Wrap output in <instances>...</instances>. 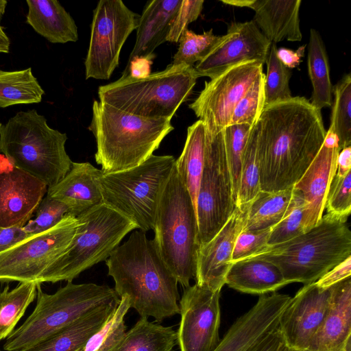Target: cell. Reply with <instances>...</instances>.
Segmentation results:
<instances>
[{"label": "cell", "mask_w": 351, "mask_h": 351, "mask_svg": "<svg viewBox=\"0 0 351 351\" xmlns=\"http://www.w3.org/2000/svg\"><path fill=\"white\" fill-rule=\"evenodd\" d=\"M263 66L256 61L241 62L205 82L189 107L204 122L210 136H215L230 125L234 108L263 73Z\"/></svg>", "instance_id": "5bb4252c"}, {"label": "cell", "mask_w": 351, "mask_h": 351, "mask_svg": "<svg viewBox=\"0 0 351 351\" xmlns=\"http://www.w3.org/2000/svg\"><path fill=\"white\" fill-rule=\"evenodd\" d=\"M265 74L262 73L234 108L230 125L247 124L253 127L265 106Z\"/></svg>", "instance_id": "b9f144b4"}, {"label": "cell", "mask_w": 351, "mask_h": 351, "mask_svg": "<svg viewBox=\"0 0 351 351\" xmlns=\"http://www.w3.org/2000/svg\"><path fill=\"white\" fill-rule=\"evenodd\" d=\"M221 291L196 282L184 288L179 300L180 322L177 344L180 351H215L220 343Z\"/></svg>", "instance_id": "9a60e30c"}, {"label": "cell", "mask_w": 351, "mask_h": 351, "mask_svg": "<svg viewBox=\"0 0 351 351\" xmlns=\"http://www.w3.org/2000/svg\"><path fill=\"white\" fill-rule=\"evenodd\" d=\"M119 300L114 289L104 285L67 282L48 294L38 284L34 311L5 339L3 350L26 351L90 311Z\"/></svg>", "instance_id": "52a82bcc"}, {"label": "cell", "mask_w": 351, "mask_h": 351, "mask_svg": "<svg viewBox=\"0 0 351 351\" xmlns=\"http://www.w3.org/2000/svg\"><path fill=\"white\" fill-rule=\"evenodd\" d=\"M48 186L0 154V228L23 227L45 197Z\"/></svg>", "instance_id": "ac0fdd59"}, {"label": "cell", "mask_w": 351, "mask_h": 351, "mask_svg": "<svg viewBox=\"0 0 351 351\" xmlns=\"http://www.w3.org/2000/svg\"><path fill=\"white\" fill-rule=\"evenodd\" d=\"M234 208L223 130L213 136L207 133L196 203L199 246L208 243L221 229Z\"/></svg>", "instance_id": "8fae6325"}, {"label": "cell", "mask_w": 351, "mask_h": 351, "mask_svg": "<svg viewBox=\"0 0 351 351\" xmlns=\"http://www.w3.org/2000/svg\"><path fill=\"white\" fill-rule=\"evenodd\" d=\"M181 3L182 0H154L147 3L139 18L136 40L127 65L137 58L153 59L154 49L167 41Z\"/></svg>", "instance_id": "d4e9b609"}, {"label": "cell", "mask_w": 351, "mask_h": 351, "mask_svg": "<svg viewBox=\"0 0 351 351\" xmlns=\"http://www.w3.org/2000/svg\"><path fill=\"white\" fill-rule=\"evenodd\" d=\"M271 43L263 34L252 20L233 22L226 34L210 52L194 67L199 77L210 79L229 67L241 62H266Z\"/></svg>", "instance_id": "2e32d148"}, {"label": "cell", "mask_w": 351, "mask_h": 351, "mask_svg": "<svg viewBox=\"0 0 351 351\" xmlns=\"http://www.w3.org/2000/svg\"><path fill=\"white\" fill-rule=\"evenodd\" d=\"M6 0H0V52L8 53L10 51V40L1 25L2 17L7 6Z\"/></svg>", "instance_id": "db71d44e"}, {"label": "cell", "mask_w": 351, "mask_h": 351, "mask_svg": "<svg viewBox=\"0 0 351 351\" xmlns=\"http://www.w3.org/2000/svg\"><path fill=\"white\" fill-rule=\"evenodd\" d=\"M276 44L271 43L266 60L267 73L264 88L265 105L287 100L292 97L289 88L291 69L286 67L276 55Z\"/></svg>", "instance_id": "74e56055"}, {"label": "cell", "mask_w": 351, "mask_h": 351, "mask_svg": "<svg viewBox=\"0 0 351 351\" xmlns=\"http://www.w3.org/2000/svg\"><path fill=\"white\" fill-rule=\"evenodd\" d=\"M68 214L70 209L64 202L46 195L36 208L34 218L23 228L29 236H32L53 228Z\"/></svg>", "instance_id": "7bdbcfd3"}, {"label": "cell", "mask_w": 351, "mask_h": 351, "mask_svg": "<svg viewBox=\"0 0 351 351\" xmlns=\"http://www.w3.org/2000/svg\"><path fill=\"white\" fill-rule=\"evenodd\" d=\"M120 300L100 306L26 351H81L106 323Z\"/></svg>", "instance_id": "484cf974"}, {"label": "cell", "mask_w": 351, "mask_h": 351, "mask_svg": "<svg viewBox=\"0 0 351 351\" xmlns=\"http://www.w3.org/2000/svg\"><path fill=\"white\" fill-rule=\"evenodd\" d=\"M219 37L213 34V29L202 34L185 29L180 36L179 47L171 64L193 66L195 62L201 61L210 52Z\"/></svg>", "instance_id": "ab89813d"}, {"label": "cell", "mask_w": 351, "mask_h": 351, "mask_svg": "<svg viewBox=\"0 0 351 351\" xmlns=\"http://www.w3.org/2000/svg\"><path fill=\"white\" fill-rule=\"evenodd\" d=\"M76 217L80 225L73 240L44 273L40 284L72 282L85 270L106 261L123 239L137 228L132 221L104 203Z\"/></svg>", "instance_id": "9c48e42d"}, {"label": "cell", "mask_w": 351, "mask_h": 351, "mask_svg": "<svg viewBox=\"0 0 351 351\" xmlns=\"http://www.w3.org/2000/svg\"><path fill=\"white\" fill-rule=\"evenodd\" d=\"M197 77L194 66L171 64L143 77L121 76L99 86L98 96L100 101L134 115L171 119Z\"/></svg>", "instance_id": "ba28073f"}, {"label": "cell", "mask_w": 351, "mask_h": 351, "mask_svg": "<svg viewBox=\"0 0 351 351\" xmlns=\"http://www.w3.org/2000/svg\"><path fill=\"white\" fill-rule=\"evenodd\" d=\"M351 171V146L339 151L337 161L336 175L340 177Z\"/></svg>", "instance_id": "f5cc1de1"}, {"label": "cell", "mask_w": 351, "mask_h": 351, "mask_svg": "<svg viewBox=\"0 0 351 351\" xmlns=\"http://www.w3.org/2000/svg\"><path fill=\"white\" fill-rule=\"evenodd\" d=\"M1 351V350H0Z\"/></svg>", "instance_id": "680465c9"}, {"label": "cell", "mask_w": 351, "mask_h": 351, "mask_svg": "<svg viewBox=\"0 0 351 351\" xmlns=\"http://www.w3.org/2000/svg\"><path fill=\"white\" fill-rule=\"evenodd\" d=\"M175 162L173 156L152 154L136 167L103 172L98 178L102 203L130 219L141 231L153 230L159 198Z\"/></svg>", "instance_id": "30bf717a"}, {"label": "cell", "mask_w": 351, "mask_h": 351, "mask_svg": "<svg viewBox=\"0 0 351 351\" xmlns=\"http://www.w3.org/2000/svg\"><path fill=\"white\" fill-rule=\"evenodd\" d=\"M204 0H183L173 21L167 41L178 42L188 25L195 21L203 9Z\"/></svg>", "instance_id": "bcb514c9"}, {"label": "cell", "mask_w": 351, "mask_h": 351, "mask_svg": "<svg viewBox=\"0 0 351 351\" xmlns=\"http://www.w3.org/2000/svg\"><path fill=\"white\" fill-rule=\"evenodd\" d=\"M37 283L21 282L12 289L7 286L0 291V341L15 330L28 306L36 298Z\"/></svg>", "instance_id": "836d02e7"}, {"label": "cell", "mask_w": 351, "mask_h": 351, "mask_svg": "<svg viewBox=\"0 0 351 351\" xmlns=\"http://www.w3.org/2000/svg\"><path fill=\"white\" fill-rule=\"evenodd\" d=\"M260 191V167L257 154V138L254 125L250 131L243 158L235 206L252 202Z\"/></svg>", "instance_id": "8d00e7d4"}, {"label": "cell", "mask_w": 351, "mask_h": 351, "mask_svg": "<svg viewBox=\"0 0 351 351\" xmlns=\"http://www.w3.org/2000/svg\"><path fill=\"white\" fill-rule=\"evenodd\" d=\"M280 351H288V348L285 346V344L283 343Z\"/></svg>", "instance_id": "11a10c76"}, {"label": "cell", "mask_w": 351, "mask_h": 351, "mask_svg": "<svg viewBox=\"0 0 351 351\" xmlns=\"http://www.w3.org/2000/svg\"><path fill=\"white\" fill-rule=\"evenodd\" d=\"M154 243L184 288L195 279L198 243L197 213L175 165L160 194L155 215Z\"/></svg>", "instance_id": "8992f818"}, {"label": "cell", "mask_w": 351, "mask_h": 351, "mask_svg": "<svg viewBox=\"0 0 351 351\" xmlns=\"http://www.w3.org/2000/svg\"><path fill=\"white\" fill-rule=\"evenodd\" d=\"M226 284L238 291L260 295L275 292L288 285L274 264L259 258H247L232 263Z\"/></svg>", "instance_id": "83f0119b"}, {"label": "cell", "mask_w": 351, "mask_h": 351, "mask_svg": "<svg viewBox=\"0 0 351 351\" xmlns=\"http://www.w3.org/2000/svg\"><path fill=\"white\" fill-rule=\"evenodd\" d=\"M283 339L278 327L267 335L251 351H280Z\"/></svg>", "instance_id": "816d5d0a"}, {"label": "cell", "mask_w": 351, "mask_h": 351, "mask_svg": "<svg viewBox=\"0 0 351 351\" xmlns=\"http://www.w3.org/2000/svg\"><path fill=\"white\" fill-rule=\"evenodd\" d=\"M1 126H2V123L0 122V130L1 128Z\"/></svg>", "instance_id": "6f0895ef"}, {"label": "cell", "mask_w": 351, "mask_h": 351, "mask_svg": "<svg viewBox=\"0 0 351 351\" xmlns=\"http://www.w3.org/2000/svg\"><path fill=\"white\" fill-rule=\"evenodd\" d=\"M293 193V186L276 192L261 191L251 202L247 221L242 230L272 228L284 217Z\"/></svg>", "instance_id": "1f68e13d"}, {"label": "cell", "mask_w": 351, "mask_h": 351, "mask_svg": "<svg viewBox=\"0 0 351 351\" xmlns=\"http://www.w3.org/2000/svg\"><path fill=\"white\" fill-rule=\"evenodd\" d=\"M29 237L23 227L0 228V253Z\"/></svg>", "instance_id": "c3c4849f"}, {"label": "cell", "mask_w": 351, "mask_h": 351, "mask_svg": "<svg viewBox=\"0 0 351 351\" xmlns=\"http://www.w3.org/2000/svg\"><path fill=\"white\" fill-rule=\"evenodd\" d=\"M79 225L77 217L68 214L53 228L0 253V283L40 284L44 273L71 243Z\"/></svg>", "instance_id": "7c38bea8"}, {"label": "cell", "mask_w": 351, "mask_h": 351, "mask_svg": "<svg viewBox=\"0 0 351 351\" xmlns=\"http://www.w3.org/2000/svg\"><path fill=\"white\" fill-rule=\"evenodd\" d=\"M176 345L177 334L172 326L141 317L114 351H174Z\"/></svg>", "instance_id": "4dcf8cb0"}, {"label": "cell", "mask_w": 351, "mask_h": 351, "mask_svg": "<svg viewBox=\"0 0 351 351\" xmlns=\"http://www.w3.org/2000/svg\"><path fill=\"white\" fill-rule=\"evenodd\" d=\"M289 295H261L256 303L230 327L215 351H251L278 327L279 318L289 304Z\"/></svg>", "instance_id": "44dd1931"}, {"label": "cell", "mask_w": 351, "mask_h": 351, "mask_svg": "<svg viewBox=\"0 0 351 351\" xmlns=\"http://www.w3.org/2000/svg\"><path fill=\"white\" fill-rule=\"evenodd\" d=\"M307 66L313 87L310 102L321 111L332 106L333 86L325 45L319 33L313 28L310 29Z\"/></svg>", "instance_id": "f546056e"}, {"label": "cell", "mask_w": 351, "mask_h": 351, "mask_svg": "<svg viewBox=\"0 0 351 351\" xmlns=\"http://www.w3.org/2000/svg\"><path fill=\"white\" fill-rule=\"evenodd\" d=\"M271 228L256 230H242L238 235L232 254L231 263L245 259L267 245Z\"/></svg>", "instance_id": "f6af8a7d"}, {"label": "cell", "mask_w": 351, "mask_h": 351, "mask_svg": "<svg viewBox=\"0 0 351 351\" xmlns=\"http://www.w3.org/2000/svg\"><path fill=\"white\" fill-rule=\"evenodd\" d=\"M339 151L338 138L329 128L316 156L301 178L293 185V189L305 202V231L316 226L323 216L329 188L337 173Z\"/></svg>", "instance_id": "ffe728a7"}, {"label": "cell", "mask_w": 351, "mask_h": 351, "mask_svg": "<svg viewBox=\"0 0 351 351\" xmlns=\"http://www.w3.org/2000/svg\"><path fill=\"white\" fill-rule=\"evenodd\" d=\"M26 3L27 23L48 41L63 44L78 40L73 19L58 1L27 0Z\"/></svg>", "instance_id": "4316f807"}, {"label": "cell", "mask_w": 351, "mask_h": 351, "mask_svg": "<svg viewBox=\"0 0 351 351\" xmlns=\"http://www.w3.org/2000/svg\"><path fill=\"white\" fill-rule=\"evenodd\" d=\"M304 208L303 198L293 189L289 208L281 221L271 228L266 247L285 243L305 232Z\"/></svg>", "instance_id": "60d3db41"}, {"label": "cell", "mask_w": 351, "mask_h": 351, "mask_svg": "<svg viewBox=\"0 0 351 351\" xmlns=\"http://www.w3.org/2000/svg\"><path fill=\"white\" fill-rule=\"evenodd\" d=\"M346 221L326 213L303 234L265 247L247 258L263 259L274 264L288 284L315 282L351 256V232Z\"/></svg>", "instance_id": "277c9868"}, {"label": "cell", "mask_w": 351, "mask_h": 351, "mask_svg": "<svg viewBox=\"0 0 351 351\" xmlns=\"http://www.w3.org/2000/svg\"><path fill=\"white\" fill-rule=\"evenodd\" d=\"M152 60L148 58H137L132 60L123 72L122 76L130 75L134 77H143L150 73Z\"/></svg>", "instance_id": "f907efd6"}, {"label": "cell", "mask_w": 351, "mask_h": 351, "mask_svg": "<svg viewBox=\"0 0 351 351\" xmlns=\"http://www.w3.org/2000/svg\"><path fill=\"white\" fill-rule=\"evenodd\" d=\"M327 213L347 219L351 211V171L340 177L335 176L326 197Z\"/></svg>", "instance_id": "ee69618b"}, {"label": "cell", "mask_w": 351, "mask_h": 351, "mask_svg": "<svg viewBox=\"0 0 351 351\" xmlns=\"http://www.w3.org/2000/svg\"><path fill=\"white\" fill-rule=\"evenodd\" d=\"M287 348H288V347H287ZM288 351H305V350H298V349H293V348H288Z\"/></svg>", "instance_id": "9f6ffc18"}, {"label": "cell", "mask_w": 351, "mask_h": 351, "mask_svg": "<svg viewBox=\"0 0 351 351\" xmlns=\"http://www.w3.org/2000/svg\"><path fill=\"white\" fill-rule=\"evenodd\" d=\"M252 128L247 124H235L228 125L223 130L227 160L232 182L234 204H236L239 187L243 158Z\"/></svg>", "instance_id": "f35d334b"}, {"label": "cell", "mask_w": 351, "mask_h": 351, "mask_svg": "<svg viewBox=\"0 0 351 351\" xmlns=\"http://www.w3.org/2000/svg\"><path fill=\"white\" fill-rule=\"evenodd\" d=\"M140 16L121 0H100L93 11L84 62L86 79L108 80L119 65L121 48L137 29Z\"/></svg>", "instance_id": "4fadbf2b"}, {"label": "cell", "mask_w": 351, "mask_h": 351, "mask_svg": "<svg viewBox=\"0 0 351 351\" xmlns=\"http://www.w3.org/2000/svg\"><path fill=\"white\" fill-rule=\"evenodd\" d=\"M103 173L90 162H73L71 169L46 195L64 202L75 216L102 203L98 178Z\"/></svg>", "instance_id": "603a6c76"}, {"label": "cell", "mask_w": 351, "mask_h": 351, "mask_svg": "<svg viewBox=\"0 0 351 351\" xmlns=\"http://www.w3.org/2000/svg\"><path fill=\"white\" fill-rule=\"evenodd\" d=\"M304 45L293 51L285 47L277 48L276 55L280 62L288 69H291L297 67L301 62L302 58L304 55L305 47Z\"/></svg>", "instance_id": "681fc988"}, {"label": "cell", "mask_w": 351, "mask_h": 351, "mask_svg": "<svg viewBox=\"0 0 351 351\" xmlns=\"http://www.w3.org/2000/svg\"><path fill=\"white\" fill-rule=\"evenodd\" d=\"M88 130L96 140L95 161L109 173L144 162L173 127L170 119L143 117L94 100Z\"/></svg>", "instance_id": "3957f363"}, {"label": "cell", "mask_w": 351, "mask_h": 351, "mask_svg": "<svg viewBox=\"0 0 351 351\" xmlns=\"http://www.w3.org/2000/svg\"><path fill=\"white\" fill-rule=\"evenodd\" d=\"M301 0H247L254 11L253 21L271 43L300 41L299 11Z\"/></svg>", "instance_id": "cb8c5ba5"}, {"label": "cell", "mask_w": 351, "mask_h": 351, "mask_svg": "<svg viewBox=\"0 0 351 351\" xmlns=\"http://www.w3.org/2000/svg\"><path fill=\"white\" fill-rule=\"evenodd\" d=\"M130 308V298L127 295L121 296L111 317L81 351H114L127 331L125 317Z\"/></svg>", "instance_id": "d590c367"}, {"label": "cell", "mask_w": 351, "mask_h": 351, "mask_svg": "<svg viewBox=\"0 0 351 351\" xmlns=\"http://www.w3.org/2000/svg\"><path fill=\"white\" fill-rule=\"evenodd\" d=\"M331 287L304 285L291 298L279 318L278 329L289 348L306 350L328 312Z\"/></svg>", "instance_id": "e0dca14e"}, {"label": "cell", "mask_w": 351, "mask_h": 351, "mask_svg": "<svg viewBox=\"0 0 351 351\" xmlns=\"http://www.w3.org/2000/svg\"><path fill=\"white\" fill-rule=\"evenodd\" d=\"M44 94L31 67L18 71L0 69V108L38 104Z\"/></svg>", "instance_id": "d6a6232c"}, {"label": "cell", "mask_w": 351, "mask_h": 351, "mask_svg": "<svg viewBox=\"0 0 351 351\" xmlns=\"http://www.w3.org/2000/svg\"><path fill=\"white\" fill-rule=\"evenodd\" d=\"M330 128L339 141V150L351 146V75L346 74L333 86Z\"/></svg>", "instance_id": "e575fe53"}, {"label": "cell", "mask_w": 351, "mask_h": 351, "mask_svg": "<svg viewBox=\"0 0 351 351\" xmlns=\"http://www.w3.org/2000/svg\"><path fill=\"white\" fill-rule=\"evenodd\" d=\"M351 340V278L331 287L326 315L305 351H340Z\"/></svg>", "instance_id": "7402d4cb"}, {"label": "cell", "mask_w": 351, "mask_h": 351, "mask_svg": "<svg viewBox=\"0 0 351 351\" xmlns=\"http://www.w3.org/2000/svg\"><path fill=\"white\" fill-rule=\"evenodd\" d=\"M106 264L117 295H127L141 317L160 323L180 313L178 280L145 232H132Z\"/></svg>", "instance_id": "7a4b0ae2"}, {"label": "cell", "mask_w": 351, "mask_h": 351, "mask_svg": "<svg viewBox=\"0 0 351 351\" xmlns=\"http://www.w3.org/2000/svg\"><path fill=\"white\" fill-rule=\"evenodd\" d=\"M351 276V256L326 272L315 284L321 289H326Z\"/></svg>", "instance_id": "7dc6e473"}, {"label": "cell", "mask_w": 351, "mask_h": 351, "mask_svg": "<svg viewBox=\"0 0 351 351\" xmlns=\"http://www.w3.org/2000/svg\"><path fill=\"white\" fill-rule=\"evenodd\" d=\"M250 203L235 206L221 229L197 252L195 282L221 291L232 265L237 238L247 221Z\"/></svg>", "instance_id": "d6986e66"}, {"label": "cell", "mask_w": 351, "mask_h": 351, "mask_svg": "<svg viewBox=\"0 0 351 351\" xmlns=\"http://www.w3.org/2000/svg\"><path fill=\"white\" fill-rule=\"evenodd\" d=\"M66 133L51 128L43 115L33 109L20 111L0 130V152L16 167L48 187L60 182L71 169Z\"/></svg>", "instance_id": "5b68a950"}, {"label": "cell", "mask_w": 351, "mask_h": 351, "mask_svg": "<svg viewBox=\"0 0 351 351\" xmlns=\"http://www.w3.org/2000/svg\"><path fill=\"white\" fill-rule=\"evenodd\" d=\"M206 141L207 131L205 124L199 119L187 128L186 139L182 152L175 162L176 169L190 194L195 210L204 165Z\"/></svg>", "instance_id": "f1b7e54d"}, {"label": "cell", "mask_w": 351, "mask_h": 351, "mask_svg": "<svg viewBox=\"0 0 351 351\" xmlns=\"http://www.w3.org/2000/svg\"><path fill=\"white\" fill-rule=\"evenodd\" d=\"M261 191L293 186L320 149L326 136L321 111L304 97L265 105L254 125Z\"/></svg>", "instance_id": "6da1fadb"}]
</instances>
